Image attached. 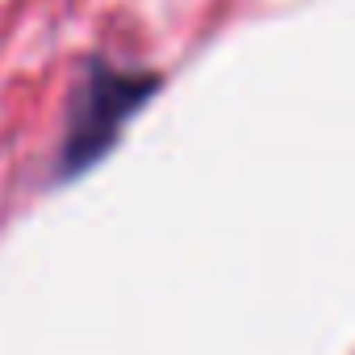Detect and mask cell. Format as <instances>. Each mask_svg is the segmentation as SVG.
I'll return each mask as SVG.
<instances>
[{"label": "cell", "mask_w": 355, "mask_h": 355, "mask_svg": "<svg viewBox=\"0 0 355 355\" xmlns=\"http://www.w3.org/2000/svg\"><path fill=\"white\" fill-rule=\"evenodd\" d=\"M155 92H159V76L125 71L96 59L67 105V130L59 142V180H76V175L92 171L117 146L125 121Z\"/></svg>", "instance_id": "cell-1"}]
</instances>
